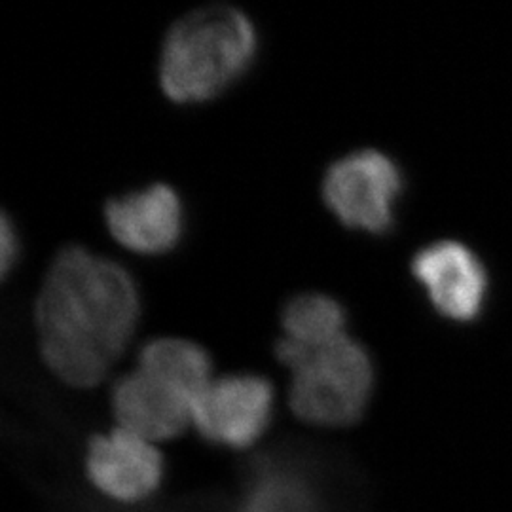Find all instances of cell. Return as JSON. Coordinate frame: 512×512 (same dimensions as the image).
<instances>
[{
  "mask_svg": "<svg viewBox=\"0 0 512 512\" xmlns=\"http://www.w3.org/2000/svg\"><path fill=\"white\" fill-rule=\"evenodd\" d=\"M139 313L137 283L122 264L82 245L63 247L35 306L44 363L73 387L101 384L128 348Z\"/></svg>",
  "mask_w": 512,
  "mask_h": 512,
  "instance_id": "obj_1",
  "label": "cell"
},
{
  "mask_svg": "<svg viewBox=\"0 0 512 512\" xmlns=\"http://www.w3.org/2000/svg\"><path fill=\"white\" fill-rule=\"evenodd\" d=\"M274 387L258 374H228L205 387L194 404L192 425L203 439L226 448L253 446L274 414Z\"/></svg>",
  "mask_w": 512,
  "mask_h": 512,
  "instance_id": "obj_6",
  "label": "cell"
},
{
  "mask_svg": "<svg viewBox=\"0 0 512 512\" xmlns=\"http://www.w3.org/2000/svg\"><path fill=\"white\" fill-rule=\"evenodd\" d=\"M258 52L255 23L228 4L203 6L177 19L162 44L160 86L175 103H203L232 88Z\"/></svg>",
  "mask_w": 512,
  "mask_h": 512,
  "instance_id": "obj_2",
  "label": "cell"
},
{
  "mask_svg": "<svg viewBox=\"0 0 512 512\" xmlns=\"http://www.w3.org/2000/svg\"><path fill=\"white\" fill-rule=\"evenodd\" d=\"M410 272L440 317L454 323L478 321L490 298V272L475 251L456 239H442L420 249Z\"/></svg>",
  "mask_w": 512,
  "mask_h": 512,
  "instance_id": "obj_5",
  "label": "cell"
},
{
  "mask_svg": "<svg viewBox=\"0 0 512 512\" xmlns=\"http://www.w3.org/2000/svg\"><path fill=\"white\" fill-rule=\"evenodd\" d=\"M266 488L256 490L249 512H311L308 497L302 490L283 486L279 482L264 484Z\"/></svg>",
  "mask_w": 512,
  "mask_h": 512,
  "instance_id": "obj_12",
  "label": "cell"
},
{
  "mask_svg": "<svg viewBox=\"0 0 512 512\" xmlns=\"http://www.w3.org/2000/svg\"><path fill=\"white\" fill-rule=\"evenodd\" d=\"M137 366L179 385L194 401L215 380L211 376V355L200 344L184 338L162 336L150 340L139 351Z\"/></svg>",
  "mask_w": 512,
  "mask_h": 512,
  "instance_id": "obj_11",
  "label": "cell"
},
{
  "mask_svg": "<svg viewBox=\"0 0 512 512\" xmlns=\"http://www.w3.org/2000/svg\"><path fill=\"white\" fill-rule=\"evenodd\" d=\"M0 253H2V272L4 275L10 274L12 266L18 262L19 249H21V241H19L18 228L14 226V222L10 220L8 215H2V228H0Z\"/></svg>",
  "mask_w": 512,
  "mask_h": 512,
  "instance_id": "obj_13",
  "label": "cell"
},
{
  "mask_svg": "<svg viewBox=\"0 0 512 512\" xmlns=\"http://www.w3.org/2000/svg\"><path fill=\"white\" fill-rule=\"evenodd\" d=\"M275 357L293 374L291 408L296 418L321 427H346L365 414L374 391L368 349L349 334L317 349L275 342Z\"/></svg>",
  "mask_w": 512,
  "mask_h": 512,
  "instance_id": "obj_3",
  "label": "cell"
},
{
  "mask_svg": "<svg viewBox=\"0 0 512 512\" xmlns=\"http://www.w3.org/2000/svg\"><path fill=\"white\" fill-rule=\"evenodd\" d=\"M194 397L179 385L145 368H135L112 387L118 427L150 442L175 439L192 425Z\"/></svg>",
  "mask_w": 512,
  "mask_h": 512,
  "instance_id": "obj_8",
  "label": "cell"
},
{
  "mask_svg": "<svg viewBox=\"0 0 512 512\" xmlns=\"http://www.w3.org/2000/svg\"><path fill=\"white\" fill-rule=\"evenodd\" d=\"M404 184L403 169L389 154L361 148L329 165L321 196L346 228L384 236L397 224Z\"/></svg>",
  "mask_w": 512,
  "mask_h": 512,
  "instance_id": "obj_4",
  "label": "cell"
},
{
  "mask_svg": "<svg viewBox=\"0 0 512 512\" xmlns=\"http://www.w3.org/2000/svg\"><path fill=\"white\" fill-rule=\"evenodd\" d=\"M346 325L348 310L330 294H296L281 311V338L296 348H323L346 336Z\"/></svg>",
  "mask_w": 512,
  "mask_h": 512,
  "instance_id": "obj_10",
  "label": "cell"
},
{
  "mask_svg": "<svg viewBox=\"0 0 512 512\" xmlns=\"http://www.w3.org/2000/svg\"><path fill=\"white\" fill-rule=\"evenodd\" d=\"M105 220L110 236L139 255H165L183 239V202L165 183L112 198L105 205Z\"/></svg>",
  "mask_w": 512,
  "mask_h": 512,
  "instance_id": "obj_7",
  "label": "cell"
},
{
  "mask_svg": "<svg viewBox=\"0 0 512 512\" xmlns=\"http://www.w3.org/2000/svg\"><path fill=\"white\" fill-rule=\"evenodd\" d=\"M86 471L101 494L120 503H139L158 490L164 458L154 442L116 427L92 439Z\"/></svg>",
  "mask_w": 512,
  "mask_h": 512,
  "instance_id": "obj_9",
  "label": "cell"
}]
</instances>
